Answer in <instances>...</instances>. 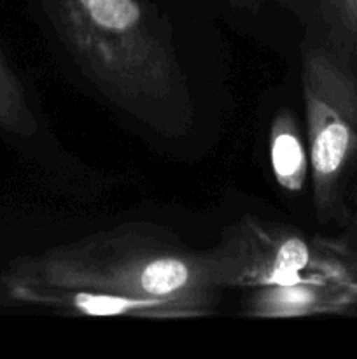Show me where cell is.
Instances as JSON below:
<instances>
[{"label": "cell", "mask_w": 357, "mask_h": 359, "mask_svg": "<svg viewBox=\"0 0 357 359\" xmlns=\"http://www.w3.org/2000/svg\"><path fill=\"white\" fill-rule=\"evenodd\" d=\"M44 6L70 56L112 104L167 135L191 125V91L170 30L142 0Z\"/></svg>", "instance_id": "obj_2"}, {"label": "cell", "mask_w": 357, "mask_h": 359, "mask_svg": "<svg viewBox=\"0 0 357 359\" xmlns=\"http://www.w3.org/2000/svg\"><path fill=\"white\" fill-rule=\"evenodd\" d=\"M202 255L209 283L217 291L340 279L324 237H308L296 228L255 216L230 224L219 244Z\"/></svg>", "instance_id": "obj_4"}, {"label": "cell", "mask_w": 357, "mask_h": 359, "mask_svg": "<svg viewBox=\"0 0 357 359\" xmlns=\"http://www.w3.org/2000/svg\"><path fill=\"white\" fill-rule=\"evenodd\" d=\"M2 283L10 300L80 318H205L219 293L202 252L135 223L16 259Z\"/></svg>", "instance_id": "obj_1"}, {"label": "cell", "mask_w": 357, "mask_h": 359, "mask_svg": "<svg viewBox=\"0 0 357 359\" xmlns=\"http://www.w3.org/2000/svg\"><path fill=\"white\" fill-rule=\"evenodd\" d=\"M354 305H357V297L343 280H300L254 287L244 300V314L262 319L310 318L343 314Z\"/></svg>", "instance_id": "obj_5"}, {"label": "cell", "mask_w": 357, "mask_h": 359, "mask_svg": "<svg viewBox=\"0 0 357 359\" xmlns=\"http://www.w3.org/2000/svg\"><path fill=\"white\" fill-rule=\"evenodd\" d=\"M314 207L321 223L346 216L357 167V77L326 46L308 44L301 65Z\"/></svg>", "instance_id": "obj_3"}, {"label": "cell", "mask_w": 357, "mask_h": 359, "mask_svg": "<svg viewBox=\"0 0 357 359\" xmlns=\"http://www.w3.org/2000/svg\"><path fill=\"white\" fill-rule=\"evenodd\" d=\"M312 20L322 37L321 44L357 77V0H315Z\"/></svg>", "instance_id": "obj_7"}, {"label": "cell", "mask_w": 357, "mask_h": 359, "mask_svg": "<svg viewBox=\"0 0 357 359\" xmlns=\"http://www.w3.org/2000/svg\"><path fill=\"white\" fill-rule=\"evenodd\" d=\"M0 130L13 135L30 137L37 132L23 86L0 53Z\"/></svg>", "instance_id": "obj_8"}, {"label": "cell", "mask_w": 357, "mask_h": 359, "mask_svg": "<svg viewBox=\"0 0 357 359\" xmlns=\"http://www.w3.org/2000/svg\"><path fill=\"white\" fill-rule=\"evenodd\" d=\"M270 161L276 182L287 193H301L310 179L307 137L301 135L293 112L275 116L270 130Z\"/></svg>", "instance_id": "obj_6"}, {"label": "cell", "mask_w": 357, "mask_h": 359, "mask_svg": "<svg viewBox=\"0 0 357 359\" xmlns=\"http://www.w3.org/2000/svg\"><path fill=\"white\" fill-rule=\"evenodd\" d=\"M342 241L349 242V244H354V245H357V214H356V216H354V219L350 221L349 235H346L345 238H342Z\"/></svg>", "instance_id": "obj_10"}, {"label": "cell", "mask_w": 357, "mask_h": 359, "mask_svg": "<svg viewBox=\"0 0 357 359\" xmlns=\"http://www.w3.org/2000/svg\"><path fill=\"white\" fill-rule=\"evenodd\" d=\"M324 242L338 266L340 279L357 297V245L345 241H332V238H324Z\"/></svg>", "instance_id": "obj_9"}]
</instances>
